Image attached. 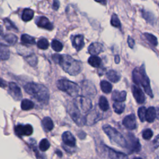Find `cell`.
<instances>
[{
    "instance_id": "8fae6325",
    "label": "cell",
    "mask_w": 159,
    "mask_h": 159,
    "mask_svg": "<svg viewBox=\"0 0 159 159\" xmlns=\"http://www.w3.org/2000/svg\"><path fill=\"white\" fill-rule=\"evenodd\" d=\"M8 93L16 101L20 99L22 96L20 88L17 84L13 82L9 83Z\"/></svg>"
},
{
    "instance_id": "681fc988",
    "label": "cell",
    "mask_w": 159,
    "mask_h": 159,
    "mask_svg": "<svg viewBox=\"0 0 159 159\" xmlns=\"http://www.w3.org/2000/svg\"><path fill=\"white\" fill-rule=\"evenodd\" d=\"M156 113H157V118L158 120H159V107L157 108V111H156Z\"/></svg>"
},
{
    "instance_id": "7bdbcfd3",
    "label": "cell",
    "mask_w": 159,
    "mask_h": 159,
    "mask_svg": "<svg viewBox=\"0 0 159 159\" xmlns=\"http://www.w3.org/2000/svg\"><path fill=\"white\" fill-rule=\"evenodd\" d=\"M153 146L155 149L159 147V135H158L153 140Z\"/></svg>"
},
{
    "instance_id": "603a6c76",
    "label": "cell",
    "mask_w": 159,
    "mask_h": 159,
    "mask_svg": "<svg viewBox=\"0 0 159 159\" xmlns=\"http://www.w3.org/2000/svg\"><path fill=\"white\" fill-rule=\"evenodd\" d=\"M34 16V12L33 10L29 8H26L24 10L22 14V19L25 22H28L32 19Z\"/></svg>"
},
{
    "instance_id": "7dc6e473",
    "label": "cell",
    "mask_w": 159,
    "mask_h": 159,
    "mask_svg": "<svg viewBox=\"0 0 159 159\" xmlns=\"http://www.w3.org/2000/svg\"><path fill=\"white\" fill-rule=\"evenodd\" d=\"M114 61H115L116 63H117V64L119 63V61H120V57H119V56L118 55H116L115 56V57H114Z\"/></svg>"
},
{
    "instance_id": "836d02e7",
    "label": "cell",
    "mask_w": 159,
    "mask_h": 159,
    "mask_svg": "<svg viewBox=\"0 0 159 159\" xmlns=\"http://www.w3.org/2000/svg\"><path fill=\"white\" fill-rule=\"evenodd\" d=\"M10 55L9 50L5 46H3L2 44L1 45V60H5L9 58Z\"/></svg>"
},
{
    "instance_id": "f546056e",
    "label": "cell",
    "mask_w": 159,
    "mask_h": 159,
    "mask_svg": "<svg viewBox=\"0 0 159 159\" xmlns=\"http://www.w3.org/2000/svg\"><path fill=\"white\" fill-rule=\"evenodd\" d=\"M20 40L22 43L26 44H32L34 45L35 43V39L33 37L28 34H22L21 35Z\"/></svg>"
},
{
    "instance_id": "f1b7e54d",
    "label": "cell",
    "mask_w": 159,
    "mask_h": 159,
    "mask_svg": "<svg viewBox=\"0 0 159 159\" xmlns=\"http://www.w3.org/2000/svg\"><path fill=\"white\" fill-rule=\"evenodd\" d=\"M4 40L10 45H14L17 41V37L16 35L12 34H6L4 37Z\"/></svg>"
},
{
    "instance_id": "74e56055",
    "label": "cell",
    "mask_w": 159,
    "mask_h": 159,
    "mask_svg": "<svg viewBox=\"0 0 159 159\" xmlns=\"http://www.w3.org/2000/svg\"><path fill=\"white\" fill-rule=\"evenodd\" d=\"M111 24L112 26L116 27L117 28L120 29L121 27V24L120 22V20L119 19L117 16L115 14H112V17H111Z\"/></svg>"
},
{
    "instance_id": "2e32d148",
    "label": "cell",
    "mask_w": 159,
    "mask_h": 159,
    "mask_svg": "<svg viewBox=\"0 0 159 159\" xmlns=\"http://www.w3.org/2000/svg\"><path fill=\"white\" fill-rule=\"evenodd\" d=\"M88 52L92 55H96L104 51L102 44L99 42H93L88 47Z\"/></svg>"
},
{
    "instance_id": "1f68e13d",
    "label": "cell",
    "mask_w": 159,
    "mask_h": 159,
    "mask_svg": "<svg viewBox=\"0 0 159 159\" xmlns=\"http://www.w3.org/2000/svg\"><path fill=\"white\" fill-rule=\"evenodd\" d=\"M142 14L143 17L148 22H149V23H150V24H152L155 22V17L153 16V15L152 13L143 10L142 12Z\"/></svg>"
},
{
    "instance_id": "cb8c5ba5",
    "label": "cell",
    "mask_w": 159,
    "mask_h": 159,
    "mask_svg": "<svg viewBox=\"0 0 159 159\" xmlns=\"http://www.w3.org/2000/svg\"><path fill=\"white\" fill-rule=\"evenodd\" d=\"M88 61L91 66L95 68H99L101 65V59L96 55L91 56L88 58Z\"/></svg>"
},
{
    "instance_id": "ab89813d",
    "label": "cell",
    "mask_w": 159,
    "mask_h": 159,
    "mask_svg": "<svg viewBox=\"0 0 159 159\" xmlns=\"http://www.w3.org/2000/svg\"><path fill=\"white\" fill-rule=\"evenodd\" d=\"M27 61L32 66H35L37 63V58L35 55H30L26 57Z\"/></svg>"
},
{
    "instance_id": "277c9868",
    "label": "cell",
    "mask_w": 159,
    "mask_h": 159,
    "mask_svg": "<svg viewBox=\"0 0 159 159\" xmlns=\"http://www.w3.org/2000/svg\"><path fill=\"white\" fill-rule=\"evenodd\" d=\"M102 129L112 142L121 147H127V142L126 139L116 129L109 125L106 124L102 126Z\"/></svg>"
},
{
    "instance_id": "5bb4252c",
    "label": "cell",
    "mask_w": 159,
    "mask_h": 159,
    "mask_svg": "<svg viewBox=\"0 0 159 159\" xmlns=\"http://www.w3.org/2000/svg\"><path fill=\"white\" fill-rule=\"evenodd\" d=\"M35 23L39 27L43 28L48 30H51L53 29V24L46 17L44 16L38 17L35 20Z\"/></svg>"
},
{
    "instance_id": "9a60e30c",
    "label": "cell",
    "mask_w": 159,
    "mask_h": 159,
    "mask_svg": "<svg viewBox=\"0 0 159 159\" xmlns=\"http://www.w3.org/2000/svg\"><path fill=\"white\" fill-rule=\"evenodd\" d=\"M62 140L65 145L70 147H74L76 145V139L73 134L69 131L63 132L62 134Z\"/></svg>"
},
{
    "instance_id": "f6af8a7d",
    "label": "cell",
    "mask_w": 159,
    "mask_h": 159,
    "mask_svg": "<svg viewBox=\"0 0 159 159\" xmlns=\"http://www.w3.org/2000/svg\"><path fill=\"white\" fill-rule=\"evenodd\" d=\"M127 42H128V45L129 46L132 48L135 45V42H134V40L130 37H128V39H127Z\"/></svg>"
},
{
    "instance_id": "f35d334b",
    "label": "cell",
    "mask_w": 159,
    "mask_h": 159,
    "mask_svg": "<svg viewBox=\"0 0 159 159\" xmlns=\"http://www.w3.org/2000/svg\"><path fill=\"white\" fill-rule=\"evenodd\" d=\"M146 108L144 106H142L138 109V116L142 122L145 120V115H146Z\"/></svg>"
},
{
    "instance_id": "44dd1931",
    "label": "cell",
    "mask_w": 159,
    "mask_h": 159,
    "mask_svg": "<svg viewBox=\"0 0 159 159\" xmlns=\"http://www.w3.org/2000/svg\"><path fill=\"white\" fill-rule=\"evenodd\" d=\"M157 117L156 109L154 107H149L146 111L145 120L148 122H152L154 121Z\"/></svg>"
},
{
    "instance_id": "4316f807",
    "label": "cell",
    "mask_w": 159,
    "mask_h": 159,
    "mask_svg": "<svg viewBox=\"0 0 159 159\" xmlns=\"http://www.w3.org/2000/svg\"><path fill=\"white\" fill-rule=\"evenodd\" d=\"M99 106L103 111H107L109 109V102L107 99L103 96H101L99 99Z\"/></svg>"
},
{
    "instance_id": "8992f818",
    "label": "cell",
    "mask_w": 159,
    "mask_h": 159,
    "mask_svg": "<svg viewBox=\"0 0 159 159\" xmlns=\"http://www.w3.org/2000/svg\"><path fill=\"white\" fill-rule=\"evenodd\" d=\"M73 104L81 113L83 114L88 112L92 107L91 100L86 96H80L76 97L73 101Z\"/></svg>"
},
{
    "instance_id": "f907efd6",
    "label": "cell",
    "mask_w": 159,
    "mask_h": 159,
    "mask_svg": "<svg viewBox=\"0 0 159 159\" xmlns=\"http://www.w3.org/2000/svg\"><path fill=\"white\" fill-rule=\"evenodd\" d=\"M55 153L58 155V156H59V157H61L62 156V153L60 152V151H59V150H57L56 152H55Z\"/></svg>"
},
{
    "instance_id": "7a4b0ae2",
    "label": "cell",
    "mask_w": 159,
    "mask_h": 159,
    "mask_svg": "<svg viewBox=\"0 0 159 159\" xmlns=\"http://www.w3.org/2000/svg\"><path fill=\"white\" fill-rule=\"evenodd\" d=\"M58 64L63 70L70 75H77L83 70L81 61L73 58L68 55H61Z\"/></svg>"
},
{
    "instance_id": "7c38bea8",
    "label": "cell",
    "mask_w": 159,
    "mask_h": 159,
    "mask_svg": "<svg viewBox=\"0 0 159 159\" xmlns=\"http://www.w3.org/2000/svg\"><path fill=\"white\" fill-rule=\"evenodd\" d=\"M132 92L133 94V96L139 104H143L145 102V98L143 92L142 90L138 87L136 85H132Z\"/></svg>"
},
{
    "instance_id": "9c48e42d",
    "label": "cell",
    "mask_w": 159,
    "mask_h": 159,
    "mask_svg": "<svg viewBox=\"0 0 159 159\" xmlns=\"http://www.w3.org/2000/svg\"><path fill=\"white\" fill-rule=\"evenodd\" d=\"M82 94L88 96H94L96 94L95 86L89 81H84L81 83Z\"/></svg>"
},
{
    "instance_id": "d590c367",
    "label": "cell",
    "mask_w": 159,
    "mask_h": 159,
    "mask_svg": "<svg viewBox=\"0 0 159 159\" xmlns=\"http://www.w3.org/2000/svg\"><path fill=\"white\" fill-rule=\"evenodd\" d=\"M37 45L39 48L42 49V50H45V49L48 48V47L49 46V43L46 39L42 38L37 42Z\"/></svg>"
},
{
    "instance_id": "e0dca14e",
    "label": "cell",
    "mask_w": 159,
    "mask_h": 159,
    "mask_svg": "<svg viewBox=\"0 0 159 159\" xmlns=\"http://www.w3.org/2000/svg\"><path fill=\"white\" fill-rule=\"evenodd\" d=\"M72 45L73 47L76 50V51H80L83 48L84 45V37L82 35H75L72 39Z\"/></svg>"
},
{
    "instance_id": "6da1fadb",
    "label": "cell",
    "mask_w": 159,
    "mask_h": 159,
    "mask_svg": "<svg viewBox=\"0 0 159 159\" xmlns=\"http://www.w3.org/2000/svg\"><path fill=\"white\" fill-rule=\"evenodd\" d=\"M24 89L27 93L32 96L38 102L44 104L48 103L50 94L45 86L35 83H28L24 86Z\"/></svg>"
},
{
    "instance_id": "c3c4849f",
    "label": "cell",
    "mask_w": 159,
    "mask_h": 159,
    "mask_svg": "<svg viewBox=\"0 0 159 159\" xmlns=\"http://www.w3.org/2000/svg\"><path fill=\"white\" fill-rule=\"evenodd\" d=\"M95 1L101 3L102 5H106V0H94Z\"/></svg>"
},
{
    "instance_id": "b9f144b4",
    "label": "cell",
    "mask_w": 159,
    "mask_h": 159,
    "mask_svg": "<svg viewBox=\"0 0 159 159\" xmlns=\"http://www.w3.org/2000/svg\"><path fill=\"white\" fill-rule=\"evenodd\" d=\"M4 24L6 25V27L7 29H16L17 30V29L16 28V25L8 19L6 18L4 19Z\"/></svg>"
},
{
    "instance_id": "30bf717a",
    "label": "cell",
    "mask_w": 159,
    "mask_h": 159,
    "mask_svg": "<svg viewBox=\"0 0 159 159\" xmlns=\"http://www.w3.org/2000/svg\"><path fill=\"white\" fill-rule=\"evenodd\" d=\"M14 132L17 135L21 137L23 135H30L33 132L32 126L30 124H19L14 127Z\"/></svg>"
},
{
    "instance_id": "d4e9b609",
    "label": "cell",
    "mask_w": 159,
    "mask_h": 159,
    "mask_svg": "<svg viewBox=\"0 0 159 159\" xmlns=\"http://www.w3.org/2000/svg\"><path fill=\"white\" fill-rule=\"evenodd\" d=\"M42 125L43 128L47 131H50L53 129L54 127L53 122L52 120V119L49 117H45L42 119Z\"/></svg>"
},
{
    "instance_id": "ee69618b",
    "label": "cell",
    "mask_w": 159,
    "mask_h": 159,
    "mask_svg": "<svg viewBox=\"0 0 159 159\" xmlns=\"http://www.w3.org/2000/svg\"><path fill=\"white\" fill-rule=\"evenodd\" d=\"M33 148H34L33 150H34V152H35V156H36L37 159H46L45 157L43 155H41V153H40L39 152V151H37V150L35 146V147H33Z\"/></svg>"
},
{
    "instance_id": "816d5d0a",
    "label": "cell",
    "mask_w": 159,
    "mask_h": 159,
    "mask_svg": "<svg viewBox=\"0 0 159 159\" xmlns=\"http://www.w3.org/2000/svg\"><path fill=\"white\" fill-rule=\"evenodd\" d=\"M133 159H142V158H141L140 157H135Z\"/></svg>"
},
{
    "instance_id": "52a82bcc",
    "label": "cell",
    "mask_w": 159,
    "mask_h": 159,
    "mask_svg": "<svg viewBox=\"0 0 159 159\" xmlns=\"http://www.w3.org/2000/svg\"><path fill=\"white\" fill-rule=\"evenodd\" d=\"M69 113L73 120V121L79 126H83L84 124H86V117H84L81 112L74 106L69 108Z\"/></svg>"
},
{
    "instance_id": "d6986e66",
    "label": "cell",
    "mask_w": 159,
    "mask_h": 159,
    "mask_svg": "<svg viewBox=\"0 0 159 159\" xmlns=\"http://www.w3.org/2000/svg\"><path fill=\"white\" fill-rule=\"evenodd\" d=\"M107 148L109 152V157L111 159H129V157L126 154L116 151L111 148Z\"/></svg>"
},
{
    "instance_id": "3957f363",
    "label": "cell",
    "mask_w": 159,
    "mask_h": 159,
    "mask_svg": "<svg viewBox=\"0 0 159 159\" xmlns=\"http://www.w3.org/2000/svg\"><path fill=\"white\" fill-rule=\"evenodd\" d=\"M133 81L137 85L140 84L143 88L145 92L151 98L153 97V93L150 87V80L148 78L143 64L140 68H135L132 72Z\"/></svg>"
},
{
    "instance_id": "4dcf8cb0",
    "label": "cell",
    "mask_w": 159,
    "mask_h": 159,
    "mask_svg": "<svg viewBox=\"0 0 159 159\" xmlns=\"http://www.w3.org/2000/svg\"><path fill=\"white\" fill-rule=\"evenodd\" d=\"M114 111L117 114H121L125 109V104L120 102H114L112 105Z\"/></svg>"
},
{
    "instance_id": "bcb514c9",
    "label": "cell",
    "mask_w": 159,
    "mask_h": 159,
    "mask_svg": "<svg viewBox=\"0 0 159 159\" xmlns=\"http://www.w3.org/2000/svg\"><path fill=\"white\" fill-rule=\"evenodd\" d=\"M60 6V2L58 0H53V9L54 10H58Z\"/></svg>"
},
{
    "instance_id": "ac0fdd59",
    "label": "cell",
    "mask_w": 159,
    "mask_h": 159,
    "mask_svg": "<svg viewBox=\"0 0 159 159\" xmlns=\"http://www.w3.org/2000/svg\"><path fill=\"white\" fill-rule=\"evenodd\" d=\"M127 93L125 91H119L117 90H114L111 96V98L115 102H124L126 99Z\"/></svg>"
},
{
    "instance_id": "8d00e7d4",
    "label": "cell",
    "mask_w": 159,
    "mask_h": 159,
    "mask_svg": "<svg viewBox=\"0 0 159 159\" xmlns=\"http://www.w3.org/2000/svg\"><path fill=\"white\" fill-rule=\"evenodd\" d=\"M51 46H52V48H53V50L57 52L61 51V50L63 48L62 43L57 40H53L52 42V43H51Z\"/></svg>"
},
{
    "instance_id": "83f0119b",
    "label": "cell",
    "mask_w": 159,
    "mask_h": 159,
    "mask_svg": "<svg viewBox=\"0 0 159 159\" xmlns=\"http://www.w3.org/2000/svg\"><path fill=\"white\" fill-rule=\"evenodd\" d=\"M21 109L24 111H28L32 109L34 107V102L27 99H24L21 102Z\"/></svg>"
},
{
    "instance_id": "4fadbf2b",
    "label": "cell",
    "mask_w": 159,
    "mask_h": 159,
    "mask_svg": "<svg viewBox=\"0 0 159 159\" xmlns=\"http://www.w3.org/2000/svg\"><path fill=\"white\" fill-rule=\"evenodd\" d=\"M122 124L127 129L129 130L135 129L137 126L135 115L134 114H130L126 116L122 120Z\"/></svg>"
},
{
    "instance_id": "5b68a950",
    "label": "cell",
    "mask_w": 159,
    "mask_h": 159,
    "mask_svg": "<svg viewBox=\"0 0 159 159\" xmlns=\"http://www.w3.org/2000/svg\"><path fill=\"white\" fill-rule=\"evenodd\" d=\"M57 88L65 93L69 94L71 97H77L80 88L79 86L71 81H69L66 79H61L57 81Z\"/></svg>"
},
{
    "instance_id": "ffe728a7",
    "label": "cell",
    "mask_w": 159,
    "mask_h": 159,
    "mask_svg": "<svg viewBox=\"0 0 159 159\" xmlns=\"http://www.w3.org/2000/svg\"><path fill=\"white\" fill-rule=\"evenodd\" d=\"M100 115L99 113L93 111L91 112L86 117V124L88 125H92L94 123H96L98 120H100Z\"/></svg>"
},
{
    "instance_id": "7402d4cb",
    "label": "cell",
    "mask_w": 159,
    "mask_h": 159,
    "mask_svg": "<svg viewBox=\"0 0 159 159\" xmlns=\"http://www.w3.org/2000/svg\"><path fill=\"white\" fill-rule=\"evenodd\" d=\"M107 78L113 83L118 82L120 79V75L115 70H111L106 74Z\"/></svg>"
},
{
    "instance_id": "e575fe53",
    "label": "cell",
    "mask_w": 159,
    "mask_h": 159,
    "mask_svg": "<svg viewBox=\"0 0 159 159\" xmlns=\"http://www.w3.org/2000/svg\"><path fill=\"white\" fill-rule=\"evenodd\" d=\"M50 146V142L47 139H43L41 140V141L39 143V148L41 151L45 152L47 150Z\"/></svg>"
},
{
    "instance_id": "60d3db41",
    "label": "cell",
    "mask_w": 159,
    "mask_h": 159,
    "mask_svg": "<svg viewBox=\"0 0 159 159\" xmlns=\"http://www.w3.org/2000/svg\"><path fill=\"white\" fill-rule=\"evenodd\" d=\"M153 136V132L150 129H145L142 132V137L145 140H150Z\"/></svg>"
},
{
    "instance_id": "ba28073f",
    "label": "cell",
    "mask_w": 159,
    "mask_h": 159,
    "mask_svg": "<svg viewBox=\"0 0 159 159\" xmlns=\"http://www.w3.org/2000/svg\"><path fill=\"white\" fill-rule=\"evenodd\" d=\"M128 139L129 140H127V144L126 148L129 150L130 152L132 153L139 152L141 149V145L138 139L135 138V137L132 135V134H129Z\"/></svg>"
},
{
    "instance_id": "d6a6232c",
    "label": "cell",
    "mask_w": 159,
    "mask_h": 159,
    "mask_svg": "<svg viewBox=\"0 0 159 159\" xmlns=\"http://www.w3.org/2000/svg\"><path fill=\"white\" fill-rule=\"evenodd\" d=\"M144 36L145 39L153 46H157L158 45L157 38L153 34L150 33H144Z\"/></svg>"
},
{
    "instance_id": "484cf974",
    "label": "cell",
    "mask_w": 159,
    "mask_h": 159,
    "mask_svg": "<svg viewBox=\"0 0 159 159\" xmlns=\"http://www.w3.org/2000/svg\"><path fill=\"white\" fill-rule=\"evenodd\" d=\"M100 86L102 91L104 93H109L112 91V84L106 80H102L101 81Z\"/></svg>"
}]
</instances>
